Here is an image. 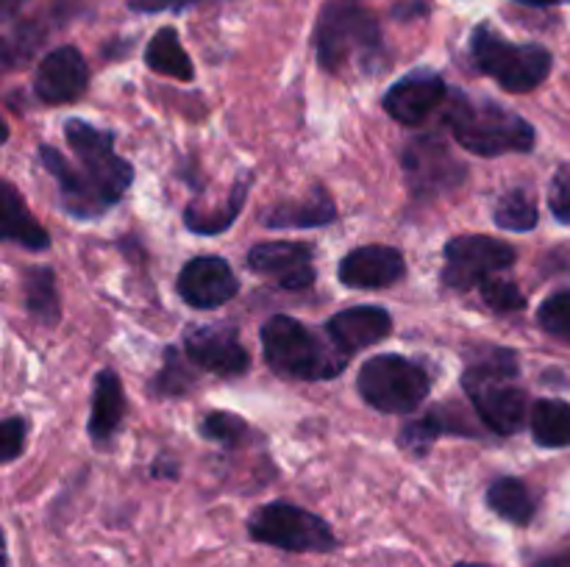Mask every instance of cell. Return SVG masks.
I'll return each instance as SVG.
<instances>
[{"label":"cell","mask_w":570,"mask_h":567,"mask_svg":"<svg viewBox=\"0 0 570 567\" xmlns=\"http://www.w3.org/2000/svg\"><path fill=\"white\" fill-rule=\"evenodd\" d=\"M462 389L479 420L499 437H512L529 420V395L521 384V356L493 342L471 345L462 367Z\"/></svg>","instance_id":"obj_1"},{"label":"cell","mask_w":570,"mask_h":567,"mask_svg":"<svg viewBox=\"0 0 570 567\" xmlns=\"http://www.w3.org/2000/svg\"><path fill=\"white\" fill-rule=\"evenodd\" d=\"M312 44L317 64L328 76H376L387 61L382 22L362 0H326Z\"/></svg>","instance_id":"obj_2"},{"label":"cell","mask_w":570,"mask_h":567,"mask_svg":"<svg viewBox=\"0 0 570 567\" xmlns=\"http://www.w3.org/2000/svg\"><path fill=\"white\" fill-rule=\"evenodd\" d=\"M449 133L462 150L484 159L507 153H529L538 145V131L527 117L484 94L451 89L443 115Z\"/></svg>","instance_id":"obj_3"},{"label":"cell","mask_w":570,"mask_h":567,"mask_svg":"<svg viewBox=\"0 0 570 567\" xmlns=\"http://www.w3.org/2000/svg\"><path fill=\"white\" fill-rule=\"evenodd\" d=\"M259 339L267 367L289 381H332L348 365V356L334 342H323L306 322L289 315L267 317Z\"/></svg>","instance_id":"obj_4"},{"label":"cell","mask_w":570,"mask_h":567,"mask_svg":"<svg viewBox=\"0 0 570 567\" xmlns=\"http://www.w3.org/2000/svg\"><path fill=\"white\" fill-rule=\"evenodd\" d=\"M473 70L493 78L504 92L527 94L551 76L554 56L546 44L512 42L493 22H479L468 39Z\"/></svg>","instance_id":"obj_5"},{"label":"cell","mask_w":570,"mask_h":567,"mask_svg":"<svg viewBox=\"0 0 570 567\" xmlns=\"http://www.w3.org/2000/svg\"><path fill=\"white\" fill-rule=\"evenodd\" d=\"M65 139L76 156V170L104 211L117 206L134 183V165L115 150L117 133L95 122L70 117L65 122Z\"/></svg>","instance_id":"obj_6"},{"label":"cell","mask_w":570,"mask_h":567,"mask_svg":"<svg viewBox=\"0 0 570 567\" xmlns=\"http://www.w3.org/2000/svg\"><path fill=\"white\" fill-rule=\"evenodd\" d=\"M356 389L371 409L382 415H412L432 392V372L423 361L401 354L371 356L360 367Z\"/></svg>","instance_id":"obj_7"},{"label":"cell","mask_w":570,"mask_h":567,"mask_svg":"<svg viewBox=\"0 0 570 567\" xmlns=\"http://www.w3.org/2000/svg\"><path fill=\"white\" fill-rule=\"evenodd\" d=\"M245 531L254 543L287 554H334L340 539L334 528L315 511L293 504V500H271L250 511Z\"/></svg>","instance_id":"obj_8"},{"label":"cell","mask_w":570,"mask_h":567,"mask_svg":"<svg viewBox=\"0 0 570 567\" xmlns=\"http://www.w3.org/2000/svg\"><path fill=\"white\" fill-rule=\"evenodd\" d=\"M443 261L440 284L451 292H468V289L482 287L488 278L512 270L518 250L504 239L488 237V233H460L445 242Z\"/></svg>","instance_id":"obj_9"},{"label":"cell","mask_w":570,"mask_h":567,"mask_svg":"<svg viewBox=\"0 0 570 567\" xmlns=\"http://www.w3.org/2000/svg\"><path fill=\"white\" fill-rule=\"evenodd\" d=\"M406 189L415 200H432L438 195L460 189L468 181V165L456 159L451 145L440 133H421L401 148Z\"/></svg>","instance_id":"obj_10"},{"label":"cell","mask_w":570,"mask_h":567,"mask_svg":"<svg viewBox=\"0 0 570 567\" xmlns=\"http://www.w3.org/2000/svg\"><path fill=\"white\" fill-rule=\"evenodd\" d=\"M184 354L200 370L220 378H239L250 370V350L234 322H200L184 331Z\"/></svg>","instance_id":"obj_11"},{"label":"cell","mask_w":570,"mask_h":567,"mask_svg":"<svg viewBox=\"0 0 570 567\" xmlns=\"http://www.w3.org/2000/svg\"><path fill=\"white\" fill-rule=\"evenodd\" d=\"M451 89L438 70L417 67L401 76L399 81L390 83L382 98V109L393 117L399 126H423L434 111L449 100Z\"/></svg>","instance_id":"obj_12"},{"label":"cell","mask_w":570,"mask_h":567,"mask_svg":"<svg viewBox=\"0 0 570 567\" xmlns=\"http://www.w3.org/2000/svg\"><path fill=\"white\" fill-rule=\"evenodd\" d=\"M254 276L267 278L278 289L301 292L315 284V248L309 242H259L245 259Z\"/></svg>","instance_id":"obj_13"},{"label":"cell","mask_w":570,"mask_h":567,"mask_svg":"<svg viewBox=\"0 0 570 567\" xmlns=\"http://www.w3.org/2000/svg\"><path fill=\"white\" fill-rule=\"evenodd\" d=\"M176 292L178 298L187 306H193V309L209 311L228 304L232 298H237L239 281L237 272L232 270V265H228L223 256L204 253L193 256V259L178 270Z\"/></svg>","instance_id":"obj_14"},{"label":"cell","mask_w":570,"mask_h":567,"mask_svg":"<svg viewBox=\"0 0 570 567\" xmlns=\"http://www.w3.org/2000/svg\"><path fill=\"white\" fill-rule=\"evenodd\" d=\"M87 87V59L72 44H61V48L45 53L37 67V76H33V94L48 106L76 103L78 98H83Z\"/></svg>","instance_id":"obj_15"},{"label":"cell","mask_w":570,"mask_h":567,"mask_svg":"<svg viewBox=\"0 0 570 567\" xmlns=\"http://www.w3.org/2000/svg\"><path fill=\"white\" fill-rule=\"evenodd\" d=\"M393 334V315L379 304H360L337 311L326 320V337L343 356L379 345Z\"/></svg>","instance_id":"obj_16"},{"label":"cell","mask_w":570,"mask_h":567,"mask_svg":"<svg viewBox=\"0 0 570 567\" xmlns=\"http://www.w3.org/2000/svg\"><path fill=\"white\" fill-rule=\"evenodd\" d=\"M406 276V259L390 245H362L340 259L337 278L348 289H387Z\"/></svg>","instance_id":"obj_17"},{"label":"cell","mask_w":570,"mask_h":567,"mask_svg":"<svg viewBox=\"0 0 570 567\" xmlns=\"http://www.w3.org/2000/svg\"><path fill=\"white\" fill-rule=\"evenodd\" d=\"M443 434H456V437H482V428L471 420L465 409L456 404H438L417 420H410L399 431V448L406 450L415 459H426L432 454L434 442Z\"/></svg>","instance_id":"obj_18"},{"label":"cell","mask_w":570,"mask_h":567,"mask_svg":"<svg viewBox=\"0 0 570 567\" xmlns=\"http://www.w3.org/2000/svg\"><path fill=\"white\" fill-rule=\"evenodd\" d=\"M122 417H126V389L120 376L111 367H104L92 381V406L87 422V434L95 448H109L115 434L120 431Z\"/></svg>","instance_id":"obj_19"},{"label":"cell","mask_w":570,"mask_h":567,"mask_svg":"<svg viewBox=\"0 0 570 567\" xmlns=\"http://www.w3.org/2000/svg\"><path fill=\"white\" fill-rule=\"evenodd\" d=\"M337 220V203L326 187L317 183L301 200H278L271 209L262 211L259 222L271 231H295V228H323Z\"/></svg>","instance_id":"obj_20"},{"label":"cell","mask_w":570,"mask_h":567,"mask_svg":"<svg viewBox=\"0 0 570 567\" xmlns=\"http://www.w3.org/2000/svg\"><path fill=\"white\" fill-rule=\"evenodd\" d=\"M0 217H3V228H0V237L6 242H14L20 248L33 250H48L50 248V233L45 231L37 222L33 211L28 209V203L22 200V195L17 192V187L11 181L0 183Z\"/></svg>","instance_id":"obj_21"},{"label":"cell","mask_w":570,"mask_h":567,"mask_svg":"<svg viewBox=\"0 0 570 567\" xmlns=\"http://www.w3.org/2000/svg\"><path fill=\"white\" fill-rule=\"evenodd\" d=\"M250 183H254V176H250V172H243V176L237 178V183L232 187V192H228V198L223 200V206H217V209H204L200 203H189L187 209H184V228L193 233H200V237H217V233L228 231V228L237 222L245 200H248Z\"/></svg>","instance_id":"obj_22"},{"label":"cell","mask_w":570,"mask_h":567,"mask_svg":"<svg viewBox=\"0 0 570 567\" xmlns=\"http://www.w3.org/2000/svg\"><path fill=\"white\" fill-rule=\"evenodd\" d=\"M484 500L493 515L518 528H527L538 515V498L529 484L518 476H499L495 481H490Z\"/></svg>","instance_id":"obj_23"},{"label":"cell","mask_w":570,"mask_h":567,"mask_svg":"<svg viewBox=\"0 0 570 567\" xmlns=\"http://www.w3.org/2000/svg\"><path fill=\"white\" fill-rule=\"evenodd\" d=\"M145 67L156 76L173 78V81H193L195 64L184 50L181 37L173 26L159 28L145 44Z\"/></svg>","instance_id":"obj_24"},{"label":"cell","mask_w":570,"mask_h":567,"mask_svg":"<svg viewBox=\"0 0 570 567\" xmlns=\"http://www.w3.org/2000/svg\"><path fill=\"white\" fill-rule=\"evenodd\" d=\"M22 300L26 311L39 326H56L61 320L59 289L50 267H26L22 270Z\"/></svg>","instance_id":"obj_25"},{"label":"cell","mask_w":570,"mask_h":567,"mask_svg":"<svg viewBox=\"0 0 570 567\" xmlns=\"http://www.w3.org/2000/svg\"><path fill=\"white\" fill-rule=\"evenodd\" d=\"M529 431L540 448H570V404L562 398H538L529 411Z\"/></svg>","instance_id":"obj_26"},{"label":"cell","mask_w":570,"mask_h":567,"mask_svg":"<svg viewBox=\"0 0 570 567\" xmlns=\"http://www.w3.org/2000/svg\"><path fill=\"white\" fill-rule=\"evenodd\" d=\"M493 222L501 231H534L540 222V209L532 189L512 187L507 189V192H501L493 203Z\"/></svg>","instance_id":"obj_27"},{"label":"cell","mask_w":570,"mask_h":567,"mask_svg":"<svg viewBox=\"0 0 570 567\" xmlns=\"http://www.w3.org/2000/svg\"><path fill=\"white\" fill-rule=\"evenodd\" d=\"M187 354L176 348V345H167L165 348V359H161V367L156 370V376L148 381V395L150 398H187L189 392L198 384V376L189 370Z\"/></svg>","instance_id":"obj_28"},{"label":"cell","mask_w":570,"mask_h":567,"mask_svg":"<svg viewBox=\"0 0 570 567\" xmlns=\"http://www.w3.org/2000/svg\"><path fill=\"white\" fill-rule=\"evenodd\" d=\"M200 437L209 439V442L220 445L226 450H237L248 442L250 426L245 422V417H239L237 411H226V409H212L206 411L204 420L198 422Z\"/></svg>","instance_id":"obj_29"},{"label":"cell","mask_w":570,"mask_h":567,"mask_svg":"<svg viewBox=\"0 0 570 567\" xmlns=\"http://www.w3.org/2000/svg\"><path fill=\"white\" fill-rule=\"evenodd\" d=\"M479 295H482L484 306L493 309L495 315H510V311H523L527 309V295L521 292L515 281L510 278L493 276L479 287Z\"/></svg>","instance_id":"obj_30"},{"label":"cell","mask_w":570,"mask_h":567,"mask_svg":"<svg viewBox=\"0 0 570 567\" xmlns=\"http://www.w3.org/2000/svg\"><path fill=\"white\" fill-rule=\"evenodd\" d=\"M538 322L549 337L560 339V342L570 345V292H551L549 298L540 304Z\"/></svg>","instance_id":"obj_31"},{"label":"cell","mask_w":570,"mask_h":567,"mask_svg":"<svg viewBox=\"0 0 570 567\" xmlns=\"http://www.w3.org/2000/svg\"><path fill=\"white\" fill-rule=\"evenodd\" d=\"M28 428H31V420L26 415L6 417L3 426H0V461L3 465H11L26 450Z\"/></svg>","instance_id":"obj_32"},{"label":"cell","mask_w":570,"mask_h":567,"mask_svg":"<svg viewBox=\"0 0 570 567\" xmlns=\"http://www.w3.org/2000/svg\"><path fill=\"white\" fill-rule=\"evenodd\" d=\"M549 209L557 222L570 226V161L560 165L551 176L549 183Z\"/></svg>","instance_id":"obj_33"},{"label":"cell","mask_w":570,"mask_h":567,"mask_svg":"<svg viewBox=\"0 0 570 567\" xmlns=\"http://www.w3.org/2000/svg\"><path fill=\"white\" fill-rule=\"evenodd\" d=\"M200 0H128V9L137 14H156V11H184Z\"/></svg>","instance_id":"obj_34"},{"label":"cell","mask_w":570,"mask_h":567,"mask_svg":"<svg viewBox=\"0 0 570 567\" xmlns=\"http://www.w3.org/2000/svg\"><path fill=\"white\" fill-rule=\"evenodd\" d=\"M178 461L170 459V456H159V459H154V465H150V476L154 478H167V481H173V478H178Z\"/></svg>","instance_id":"obj_35"},{"label":"cell","mask_w":570,"mask_h":567,"mask_svg":"<svg viewBox=\"0 0 570 567\" xmlns=\"http://www.w3.org/2000/svg\"><path fill=\"white\" fill-rule=\"evenodd\" d=\"M532 567H570V550H560V554H549L534 559Z\"/></svg>","instance_id":"obj_36"},{"label":"cell","mask_w":570,"mask_h":567,"mask_svg":"<svg viewBox=\"0 0 570 567\" xmlns=\"http://www.w3.org/2000/svg\"><path fill=\"white\" fill-rule=\"evenodd\" d=\"M518 3H527V6H562V3H570V0H518Z\"/></svg>","instance_id":"obj_37"},{"label":"cell","mask_w":570,"mask_h":567,"mask_svg":"<svg viewBox=\"0 0 570 567\" xmlns=\"http://www.w3.org/2000/svg\"><path fill=\"white\" fill-rule=\"evenodd\" d=\"M451 567H493V565H482V561H456Z\"/></svg>","instance_id":"obj_38"}]
</instances>
